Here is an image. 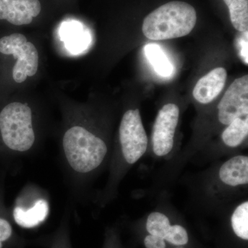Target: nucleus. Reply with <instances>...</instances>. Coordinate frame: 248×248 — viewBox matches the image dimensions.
<instances>
[{"label": "nucleus", "mask_w": 248, "mask_h": 248, "mask_svg": "<svg viewBox=\"0 0 248 248\" xmlns=\"http://www.w3.org/2000/svg\"><path fill=\"white\" fill-rule=\"evenodd\" d=\"M190 195L202 211L223 213L247 195L248 156L236 154L216 161L190 182Z\"/></svg>", "instance_id": "f257e3e1"}, {"label": "nucleus", "mask_w": 248, "mask_h": 248, "mask_svg": "<svg viewBox=\"0 0 248 248\" xmlns=\"http://www.w3.org/2000/svg\"><path fill=\"white\" fill-rule=\"evenodd\" d=\"M148 146L149 141L140 110L128 109L122 115L117 143L112 148L107 182L93 197V203L104 208L117 198L122 181L147 154Z\"/></svg>", "instance_id": "f03ea898"}, {"label": "nucleus", "mask_w": 248, "mask_h": 248, "mask_svg": "<svg viewBox=\"0 0 248 248\" xmlns=\"http://www.w3.org/2000/svg\"><path fill=\"white\" fill-rule=\"evenodd\" d=\"M37 136L33 111L14 102L0 108V163L8 168L34 155Z\"/></svg>", "instance_id": "7ed1b4c3"}, {"label": "nucleus", "mask_w": 248, "mask_h": 248, "mask_svg": "<svg viewBox=\"0 0 248 248\" xmlns=\"http://www.w3.org/2000/svg\"><path fill=\"white\" fill-rule=\"evenodd\" d=\"M196 23L197 12L192 5L184 1H170L145 17L142 32L150 40H171L190 34Z\"/></svg>", "instance_id": "20e7f679"}, {"label": "nucleus", "mask_w": 248, "mask_h": 248, "mask_svg": "<svg viewBox=\"0 0 248 248\" xmlns=\"http://www.w3.org/2000/svg\"><path fill=\"white\" fill-rule=\"evenodd\" d=\"M9 210L15 226L22 229H35L48 218L50 196L43 187L28 183L18 193Z\"/></svg>", "instance_id": "39448f33"}, {"label": "nucleus", "mask_w": 248, "mask_h": 248, "mask_svg": "<svg viewBox=\"0 0 248 248\" xmlns=\"http://www.w3.org/2000/svg\"><path fill=\"white\" fill-rule=\"evenodd\" d=\"M142 222L145 232L164 239L170 247L190 246V233L177 210L168 202H160Z\"/></svg>", "instance_id": "423d86ee"}, {"label": "nucleus", "mask_w": 248, "mask_h": 248, "mask_svg": "<svg viewBox=\"0 0 248 248\" xmlns=\"http://www.w3.org/2000/svg\"><path fill=\"white\" fill-rule=\"evenodd\" d=\"M180 110L177 104H165L158 112L152 130L151 143L146 155L156 160L172 159L177 154V128Z\"/></svg>", "instance_id": "0eeeda50"}, {"label": "nucleus", "mask_w": 248, "mask_h": 248, "mask_svg": "<svg viewBox=\"0 0 248 248\" xmlns=\"http://www.w3.org/2000/svg\"><path fill=\"white\" fill-rule=\"evenodd\" d=\"M0 53L12 55L16 60L13 68V78L16 82H24L28 77L37 73L39 53L33 44L29 42L23 34H11L0 38Z\"/></svg>", "instance_id": "6e6552de"}, {"label": "nucleus", "mask_w": 248, "mask_h": 248, "mask_svg": "<svg viewBox=\"0 0 248 248\" xmlns=\"http://www.w3.org/2000/svg\"><path fill=\"white\" fill-rule=\"evenodd\" d=\"M248 135V115L237 117L223 129L218 144L203 148L190 161L200 164L213 163L236 155V151L247 143Z\"/></svg>", "instance_id": "1a4fd4ad"}, {"label": "nucleus", "mask_w": 248, "mask_h": 248, "mask_svg": "<svg viewBox=\"0 0 248 248\" xmlns=\"http://www.w3.org/2000/svg\"><path fill=\"white\" fill-rule=\"evenodd\" d=\"M248 115V76L237 78L225 93L217 107V116L226 126L237 117Z\"/></svg>", "instance_id": "9d476101"}, {"label": "nucleus", "mask_w": 248, "mask_h": 248, "mask_svg": "<svg viewBox=\"0 0 248 248\" xmlns=\"http://www.w3.org/2000/svg\"><path fill=\"white\" fill-rule=\"evenodd\" d=\"M39 0H0V20L16 26L27 25L40 14Z\"/></svg>", "instance_id": "9b49d317"}, {"label": "nucleus", "mask_w": 248, "mask_h": 248, "mask_svg": "<svg viewBox=\"0 0 248 248\" xmlns=\"http://www.w3.org/2000/svg\"><path fill=\"white\" fill-rule=\"evenodd\" d=\"M6 170L0 171V248H18L25 245L17 234L11 218L9 208L5 203Z\"/></svg>", "instance_id": "f8f14e48"}, {"label": "nucleus", "mask_w": 248, "mask_h": 248, "mask_svg": "<svg viewBox=\"0 0 248 248\" xmlns=\"http://www.w3.org/2000/svg\"><path fill=\"white\" fill-rule=\"evenodd\" d=\"M227 78L228 73L224 68L212 70L196 84L192 93L195 100L203 105L213 102L223 91Z\"/></svg>", "instance_id": "ddd939ff"}, {"label": "nucleus", "mask_w": 248, "mask_h": 248, "mask_svg": "<svg viewBox=\"0 0 248 248\" xmlns=\"http://www.w3.org/2000/svg\"><path fill=\"white\" fill-rule=\"evenodd\" d=\"M229 228L236 239L247 243L248 241V201L241 199L228 209Z\"/></svg>", "instance_id": "4468645a"}, {"label": "nucleus", "mask_w": 248, "mask_h": 248, "mask_svg": "<svg viewBox=\"0 0 248 248\" xmlns=\"http://www.w3.org/2000/svg\"><path fill=\"white\" fill-rule=\"evenodd\" d=\"M71 210H65L60 225L49 239L47 248H73L71 236Z\"/></svg>", "instance_id": "2eb2a0df"}, {"label": "nucleus", "mask_w": 248, "mask_h": 248, "mask_svg": "<svg viewBox=\"0 0 248 248\" xmlns=\"http://www.w3.org/2000/svg\"><path fill=\"white\" fill-rule=\"evenodd\" d=\"M230 11L232 24L236 31L248 30V0H223Z\"/></svg>", "instance_id": "dca6fc26"}, {"label": "nucleus", "mask_w": 248, "mask_h": 248, "mask_svg": "<svg viewBox=\"0 0 248 248\" xmlns=\"http://www.w3.org/2000/svg\"><path fill=\"white\" fill-rule=\"evenodd\" d=\"M145 50L147 58L158 74L165 78L172 75L173 67L159 46L149 45L146 46Z\"/></svg>", "instance_id": "f3484780"}, {"label": "nucleus", "mask_w": 248, "mask_h": 248, "mask_svg": "<svg viewBox=\"0 0 248 248\" xmlns=\"http://www.w3.org/2000/svg\"><path fill=\"white\" fill-rule=\"evenodd\" d=\"M102 248H123L121 242L120 233L116 227L107 228Z\"/></svg>", "instance_id": "a211bd4d"}, {"label": "nucleus", "mask_w": 248, "mask_h": 248, "mask_svg": "<svg viewBox=\"0 0 248 248\" xmlns=\"http://www.w3.org/2000/svg\"><path fill=\"white\" fill-rule=\"evenodd\" d=\"M143 244L145 248H170L169 246L164 239L153 235L146 234L143 238Z\"/></svg>", "instance_id": "6ab92c4d"}, {"label": "nucleus", "mask_w": 248, "mask_h": 248, "mask_svg": "<svg viewBox=\"0 0 248 248\" xmlns=\"http://www.w3.org/2000/svg\"><path fill=\"white\" fill-rule=\"evenodd\" d=\"M242 32L243 34L239 40V54L243 61L246 65H248V31Z\"/></svg>", "instance_id": "aec40b11"}, {"label": "nucleus", "mask_w": 248, "mask_h": 248, "mask_svg": "<svg viewBox=\"0 0 248 248\" xmlns=\"http://www.w3.org/2000/svg\"><path fill=\"white\" fill-rule=\"evenodd\" d=\"M24 246H25V245H24V246H20V247L18 248H24Z\"/></svg>", "instance_id": "412c9836"}]
</instances>
